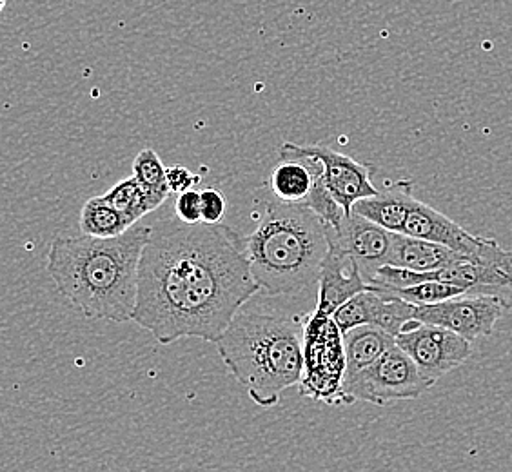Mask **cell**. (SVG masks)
Instances as JSON below:
<instances>
[{"label": "cell", "instance_id": "10", "mask_svg": "<svg viewBox=\"0 0 512 472\" xmlns=\"http://www.w3.org/2000/svg\"><path fill=\"white\" fill-rule=\"evenodd\" d=\"M331 233L345 253L355 260L369 284L376 271L389 264L394 233L373 220L351 211L338 229L331 227Z\"/></svg>", "mask_w": 512, "mask_h": 472}, {"label": "cell", "instance_id": "21", "mask_svg": "<svg viewBox=\"0 0 512 472\" xmlns=\"http://www.w3.org/2000/svg\"><path fill=\"white\" fill-rule=\"evenodd\" d=\"M200 197H202V222L222 224L227 209L224 193L215 187H206L200 191Z\"/></svg>", "mask_w": 512, "mask_h": 472}, {"label": "cell", "instance_id": "12", "mask_svg": "<svg viewBox=\"0 0 512 472\" xmlns=\"http://www.w3.org/2000/svg\"><path fill=\"white\" fill-rule=\"evenodd\" d=\"M307 149L322 160L325 184L333 193L336 202L344 207L347 215L353 211V206L358 200L373 197L378 193V189L373 186V180H371L373 175L371 166L356 162L355 158L338 153L325 144L307 146Z\"/></svg>", "mask_w": 512, "mask_h": 472}, {"label": "cell", "instance_id": "18", "mask_svg": "<svg viewBox=\"0 0 512 472\" xmlns=\"http://www.w3.org/2000/svg\"><path fill=\"white\" fill-rule=\"evenodd\" d=\"M104 197L111 206L119 209L122 217L128 220L129 226H135L140 218L157 209L148 191L140 186V182L133 175L117 182Z\"/></svg>", "mask_w": 512, "mask_h": 472}, {"label": "cell", "instance_id": "7", "mask_svg": "<svg viewBox=\"0 0 512 472\" xmlns=\"http://www.w3.org/2000/svg\"><path fill=\"white\" fill-rule=\"evenodd\" d=\"M512 307V293L467 291L433 305H414V320L442 325L474 342L493 335L494 325Z\"/></svg>", "mask_w": 512, "mask_h": 472}, {"label": "cell", "instance_id": "4", "mask_svg": "<svg viewBox=\"0 0 512 472\" xmlns=\"http://www.w3.org/2000/svg\"><path fill=\"white\" fill-rule=\"evenodd\" d=\"M256 284L267 295H296L313 286L329 251L324 218L304 204L269 202L264 217L246 236Z\"/></svg>", "mask_w": 512, "mask_h": 472}, {"label": "cell", "instance_id": "13", "mask_svg": "<svg viewBox=\"0 0 512 472\" xmlns=\"http://www.w3.org/2000/svg\"><path fill=\"white\" fill-rule=\"evenodd\" d=\"M404 233L444 244L458 253L473 256L474 260H478L483 255V251L493 240V238L471 235L451 218L445 217L434 207L427 206L416 198L413 200V206L405 222Z\"/></svg>", "mask_w": 512, "mask_h": 472}, {"label": "cell", "instance_id": "14", "mask_svg": "<svg viewBox=\"0 0 512 472\" xmlns=\"http://www.w3.org/2000/svg\"><path fill=\"white\" fill-rule=\"evenodd\" d=\"M469 258L474 260L473 256L463 255L433 240H425V238L405 235V233H394L389 264L420 271V273H429V271H440Z\"/></svg>", "mask_w": 512, "mask_h": 472}, {"label": "cell", "instance_id": "22", "mask_svg": "<svg viewBox=\"0 0 512 472\" xmlns=\"http://www.w3.org/2000/svg\"><path fill=\"white\" fill-rule=\"evenodd\" d=\"M175 215L178 222L184 224H200L202 222V197L197 189H189L186 193L177 195Z\"/></svg>", "mask_w": 512, "mask_h": 472}, {"label": "cell", "instance_id": "20", "mask_svg": "<svg viewBox=\"0 0 512 472\" xmlns=\"http://www.w3.org/2000/svg\"><path fill=\"white\" fill-rule=\"evenodd\" d=\"M393 293L404 298L405 302L414 305H433L445 302L454 296L467 293V289L460 286H454L444 280H425L422 284L416 286L404 287V289H391Z\"/></svg>", "mask_w": 512, "mask_h": 472}, {"label": "cell", "instance_id": "5", "mask_svg": "<svg viewBox=\"0 0 512 472\" xmlns=\"http://www.w3.org/2000/svg\"><path fill=\"white\" fill-rule=\"evenodd\" d=\"M345 360L344 333L335 316L313 311L304 329V373L300 391L318 402H344Z\"/></svg>", "mask_w": 512, "mask_h": 472}, {"label": "cell", "instance_id": "1", "mask_svg": "<svg viewBox=\"0 0 512 472\" xmlns=\"http://www.w3.org/2000/svg\"><path fill=\"white\" fill-rule=\"evenodd\" d=\"M260 291L246 238L224 224L162 227L140 258L133 322L162 345L180 338L217 344L231 320Z\"/></svg>", "mask_w": 512, "mask_h": 472}, {"label": "cell", "instance_id": "16", "mask_svg": "<svg viewBox=\"0 0 512 472\" xmlns=\"http://www.w3.org/2000/svg\"><path fill=\"white\" fill-rule=\"evenodd\" d=\"M394 344H396V336L376 325H358L355 329L345 331L347 369H345L344 380L375 364L376 360Z\"/></svg>", "mask_w": 512, "mask_h": 472}, {"label": "cell", "instance_id": "6", "mask_svg": "<svg viewBox=\"0 0 512 472\" xmlns=\"http://www.w3.org/2000/svg\"><path fill=\"white\" fill-rule=\"evenodd\" d=\"M434 384L436 382L422 374L413 358L400 345L394 344L375 364L344 380L342 393L345 404L389 405L398 400H414Z\"/></svg>", "mask_w": 512, "mask_h": 472}, {"label": "cell", "instance_id": "17", "mask_svg": "<svg viewBox=\"0 0 512 472\" xmlns=\"http://www.w3.org/2000/svg\"><path fill=\"white\" fill-rule=\"evenodd\" d=\"M128 220L119 209L109 204L106 197L89 198L80 211V231L95 238H113L129 229Z\"/></svg>", "mask_w": 512, "mask_h": 472}, {"label": "cell", "instance_id": "9", "mask_svg": "<svg viewBox=\"0 0 512 472\" xmlns=\"http://www.w3.org/2000/svg\"><path fill=\"white\" fill-rule=\"evenodd\" d=\"M333 316L342 333L358 325H376L396 336L407 322L414 320V304L405 302L391 289L375 286L347 300Z\"/></svg>", "mask_w": 512, "mask_h": 472}, {"label": "cell", "instance_id": "2", "mask_svg": "<svg viewBox=\"0 0 512 472\" xmlns=\"http://www.w3.org/2000/svg\"><path fill=\"white\" fill-rule=\"evenodd\" d=\"M153 227H129L113 238L59 236L51 242L48 273L57 291L95 320L129 322L137 307L140 258Z\"/></svg>", "mask_w": 512, "mask_h": 472}, {"label": "cell", "instance_id": "23", "mask_svg": "<svg viewBox=\"0 0 512 472\" xmlns=\"http://www.w3.org/2000/svg\"><path fill=\"white\" fill-rule=\"evenodd\" d=\"M202 182L200 173H193L188 168L175 164L168 168V184L171 189V195H180L186 193L189 189H195Z\"/></svg>", "mask_w": 512, "mask_h": 472}, {"label": "cell", "instance_id": "11", "mask_svg": "<svg viewBox=\"0 0 512 472\" xmlns=\"http://www.w3.org/2000/svg\"><path fill=\"white\" fill-rule=\"evenodd\" d=\"M329 231V251L322 262V271L318 276V302L316 309L324 315H335L336 309L344 305L353 296L373 289L365 280L360 267L356 266L355 260L345 253L340 244L336 242L335 236Z\"/></svg>", "mask_w": 512, "mask_h": 472}, {"label": "cell", "instance_id": "3", "mask_svg": "<svg viewBox=\"0 0 512 472\" xmlns=\"http://www.w3.org/2000/svg\"><path fill=\"white\" fill-rule=\"evenodd\" d=\"M304 329L298 318L238 311L218 338L222 362L260 407H275L304 373Z\"/></svg>", "mask_w": 512, "mask_h": 472}, {"label": "cell", "instance_id": "15", "mask_svg": "<svg viewBox=\"0 0 512 472\" xmlns=\"http://www.w3.org/2000/svg\"><path fill=\"white\" fill-rule=\"evenodd\" d=\"M413 200V184L400 180L385 187L384 191H378L373 197L358 200L353 211L393 233H404Z\"/></svg>", "mask_w": 512, "mask_h": 472}, {"label": "cell", "instance_id": "8", "mask_svg": "<svg viewBox=\"0 0 512 472\" xmlns=\"http://www.w3.org/2000/svg\"><path fill=\"white\" fill-rule=\"evenodd\" d=\"M396 344L418 365L424 376L438 382L442 376L460 367L473 353L471 340L447 327L420 322L411 331L396 335Z\"/></svg>", "mask_w": 512, "mask_h": 472}, {"label": "cell", "instance_id": "19", "mask_svg": "<svg viewBox=\"0 0 512 472\" xmlns=\"http://www.w3.org/2000/svg\"><path fill=\"white\" fill-rule=\"evenodd\" d=\"M133 177L148 191L149 197L160 207L171 195L168 184V168L162 164L153 149H142L133 162Z\"/></svg>", "mask_w": 512, "mask_h": 472}]
</instances>
